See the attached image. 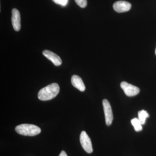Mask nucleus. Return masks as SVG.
Returning a JSON list of instances; mask_svg holds the SVG:
<instances>
[{
  "mask_svg": "<svg viewBox=\"0 0 156 156\" xmlns=\"http://www.w3.org/2000/svg\"><path fill=\"white\" fill-rule=\"evenodd\" d=\"M68 156L67 154H66V152L64 151H62L60 152V154H59V156Z\"/></svg>",
  "mask_w": 156,
  "mask_h": 156,
  "instance_id": "4468645a",
  "label": "nucleus"
},
{
  "mask_svg": "<svg viewBox=\"0 0 156 156\" xmlns=\"http://www.w3.org/2000/svg\"><path fill=\"white\" fill-rule=\"evenodd\" d=\"M76 3L81 8H85L87 5V0H75Z\"/></svg>",
  "mask_w": 156,
  "mask_h": 156,
  "instance_id": "f8f14e48",
  "label": "nucleus"
},
{
  "mask_svg": "<svg viewBox=\"0 0 156 156\" xmlns=\"http://www.w3.org/2000/svg\"><path fill=\"white\" fill-rule=\"evenodd\" d=\"M59 87L56 83H53L41 89L38 93V98L41 101H48L53 99L58 95Z\"/></svg>",
  "mask_w": 156,
  "mask_h": 156,
  "instance_id": "f257e3e1",
  "label": "nucleus"
},
{
  "mask_svg": "<svg viewBox=\"0 0 156 156\" xmlns=\"http://www.w3.org/2000/svg\"><path fill=\"white\" fill-rule=\"evenodd\" d=\"M121 87L125 92L126 95L129 97L135 96L140 92L139 88L134 85L128 83L126 82H122Z\"/></svg>",
  "mask_w": 156,
  "mask_h": 156,
  "instance_id": "39448f33",
  "label": "nucleus"
},
{
  "mask_svg": "<svg viewBox=\"0 0 156 156\" xmlns=\"http://www.w3.org/2000/svg\"><path fill=\"white\" fill-rule=\"evenodd\" d=\"M155 54H156V50H155Z\"/></svg>",
  "mask_w": 156,
  "mask_h": 156,
  "instance_id": "2eb2a0df",
  "label": "nucleus"
},
{
  "mask_svg": "<svg viewBox=\"0 0 156 156\" xmlns=\"http://www.w3.org/2000/svg\"><path fill=\"white\" fill-rule=\"evenodd\" d=\"M131 123L132 126H134L135 131L138 132L142 130V124L137 118H134L131 120Z\"/></svg>",
  "mask_w": 156,
  "mask_h": 156,
  "instance_id": "9b49d317",
  "label": "nucleus"
},
{
  "mask_svg": "<svg viewBox=\"0 0 156 156\" xmlns=\"http://www.w3.org/2000/svg\"><path fill=\"white\" fill-rule=\"evenodd\" d=\"M102 104L105 116V123L107 126H110L113 120V115L111 106L108 101L106 99L102 101Z\"/></svg>",
  "mask_w": 156,
  "mask_h": 156,
  "instance_id": "20e7f679",
  "label": "nucleus"
},
{
  "mask_svg": "<svg viewBox=\"0 0 156 156\" xmlns=\"http://www.w3.org/2000/svg\"><path fill=\"white\" fill-rule=\"evenodd\" d=\"M11 21L14 30L16 31L20 30L21 28L20 13L17 9H14L12 10Z\"/></svg>",
  "mask_w": 156,
  "mask_h": 156,
  "instance_id": "0eeeda50",
  "label": "nucleus"
},
{
  "mask_svg": "<svg viewBox=\"0 0 156 156\" xmlns=\"http://www.w3.org/2000/svg\"><path fill=\"white\" fill-rule=\"evenodd\" d=\"M18 134L23 136H34L41 133V129L39 127L32 124H21L15 128Z\"/></svg>",
  "mask_w": 156,
  "mask_h": 156,
  "instance_id": "f03ea898",
  "label": "nucleus"
},
{
  "mask_svg": "<svg viewBox=\"0 0 156 156\" xmlns=\"http://www.w3.org/2000/svg\"><path fill=\"white\" fill-rule=\"evenodd\" d=\"M138 119L140 121V123L142 125H144L145 123L146 119L147 118L149 117V115L146 111L142 110L138 112Z\"/></svg>",
  "mask_w": 156,
  "mask_h": 156,
  "instance_id": "9d476101",
  "label": "nucleus"
},
{
  "mask_svg": "<svg viewBox=\"0 0 156 156\" xmlns=\"http://www.w3.org/2000/svg\"><path fill=\"white\" fill-rule=\"evenodd\" d=\"M80 141L83 149L87 153L91 154L93 152L91 139L85 131L81 132L80 135Z\"/></svg>",
  "mask_w": 156,
  "mask_h": 156,
  "instance_id": "7ed1b4c3",
  "label": "nucleus"
},
{
  "mask_svg": "<svg viewBox=\"0 0 156 156\" xmlns=\"http://www.w3.org/2000/svg\"><path fill=\"white\" fill-rule=\"evenodd\" d=\"M71 83L73 86L81 92H83L86 89L83 80L79 76L73 75L72 77Z\"/></svg>",
  "mask_w": 156,
  "mask_h": 156,
  "instance_id": "1a4fd4ad",
  "label": "nucleus"
},
{
  "mask_svg": "<svg viewBox=\"0 0 156 156\" xmlns=\"http://www.w3.org/2000/svg\"><path fill=\"white\" fill-rule=\"evenodd\" d=\"M113 7L116 12L122 13L129 11L131 9V5L128 2L120 1L115 2L114 4Z\"/></svg>",
  "mask_w": 156,
  "mask_h": 156,
  "instance_id": "423d86ee",
  "label": "nucleus"
},
{
  "mask_svg": "<svg viewBox=\"0 0 156 156\" xmlns=\"http://www.w3.org/2000/svg\"><path fill=\"white\" fill-rule=\"evenodd\" d=\"M43 54L48 59L50 60L56 66L61 65L62 63L61 58L56 53L48 50H44Z\"/></svg>",
  "mask_w": 156,
  "mask_h": 156,
  "instance_id": "6e6552de",
  "label": "nucleus"
},
{
  "mask_svg": "<svg viewBox=\"0 0 156 156\" xmlns=\"http://www.w3.org/2000/svg\"><path fill=\"white\" fill-rule=\"evenodd\" d=\"M54 3L58 5L65 6L67 4L68 0H52Z\"/></svg>",
  "mask_w": 156,
  "mask_h": 156,
  "instance_id": "ddd939ff",
  "label": "nucleus"
}]
</instances>
